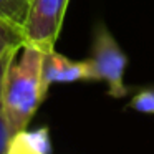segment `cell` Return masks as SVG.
I'll return each mask as SVG.
<instances>
[{
    "label": "cell",
    "instance_id": "cell-1",
    "mask_svg": "<svg viewBox=\"0 0 154 154\" xmlns=\"http://www.w3.org/2000/svg\"><path fill=\"white\" fill-rule=\"evenodd\" d=\"M43 57L38 48L25 45L20 58L10 65L4 90V113L10 134L27 129L48 88L43 83Z\"/></svg>",
    "mask_w": 154,
    "mask_h": 154
},
{
    "label": "cell",
    "instance_id": "cell-2",
    "mask_svg": "<svg viewBox=\"0 0 154 154\" xmlns=\"http://www.w3.org/2000/svg\"><path fill=\"white\" fill-rule=\"evenodd\" d=\"M70 0H30L22 30L25 45L43 53L55 50Z\"/></svg>",
    "mask_w": 154,
    "mask_h": 154
},
{
    "label": "cell",
    "instance_id": "cell-3",
    "mask_svg": "<svg viewBox=\"0 0 154 154\" xmlns=\"http://www.w3.org/2000/svg\"><path fill=\"white\" fill-rule=\"evenodd\" d=\"M91 65L94 78L108 83V94L113 98H124L128 88L124 86V71L128 66V58L121 51L118 42L108 32L104 25H100L94 32Z\"/></svg>",
    "mask_w": 154,
    "mask_h": 154
},
{
    "label": "cell",
    "instance_id": "cell-4",
    "mask_svg": "<svg viewBox=\"0 0 154 154\" xmlns=\"http://www.w3.org/2000/svg\"><path fill=\"white\" fill-rule=\"evenodd\" d=\"M94 71L90 60L73 61L65 55L51 50L43 57V83L47 88L53 83L94 81Z\"/></svg>",
    "mask_w": 154,
    "mask_h": 154
},
{
    "label": "cell",
    "instance_id": "cell-5",
    "mask_svg": "<svg viewBox=\"0 0 154 154\" xmlns=\"http://www.w3.org/2000/svg\"><path fill=\"white\" fill-rule=\"evenodd\" d=\"M7 154H50V136L47 128L20 131L14 134Z\"/></svg>",
    "mask_w": 154,
    "mask_h": 154
},
{
    "label": "cell",
    "instance_id": "cell-6",
    "mask_svg": "<svg viewBox=\"0 0 154 154\" xmlns=\"http://www.w3.org/2000/svg\"><path fill=\"white\" fill-rule=\"evenodd\" d=\"M25 47V35L20 25L0 17V60L14 48Z\"/></svg>",
    "mask_w": 154,
    "mask_h": 154
},
{
    "label": "cell",
    "instance_id": "cell-7",
    "mask_svg": "<svg viewBox=\"0 0 154 154\" xmlns=\"http://www.w3.org/2000/svg\"><path fill=\"white\" fill-rule=\"evenodd\" d=\"M30 0H0V17L17 25H23Z\"/></svg>",
    "mask_w": 154,
    "mask_h": 154
},
{
    "label": "cell",
    "instance_id": "cell-8",
    "mask_svg": "<svg viewBox=\"0 0 154 154\" xmlns=\"http://www.w3.org/2000/svg\"><path fill=\"white\" fill-rule=\"evenodd\" d=\"M129 106L139 113H154V88H147L136 93Z\"/></svg>",
    "mask_w": 154,
    "mask_h": 154
},
{
    "label": "cell",
    "instance_id": "cell-9",
    "mask_svg": "<svg viewBox=\"0 0 154 154\" xmlns=\"http://www.w3.org/2000/svg\"><path fill=\"white\" fill-rule=\"evenodd\" d=\"M22 48H14L10 50L8 53H5L0 60V113L4 109V90H5V80H7V73H8V68L10 65L14 63V60L17 58L18 51Z\"/></svg>",
    "mask_w": 154,
    "mask_h": 154
},
{
    "label": "cell",
    "instance_id": "cell-10",
    "mask_svg": "<svg viewBox=\"0 0 154 154\" xmlns=\"http://www.w3.org/2000/svg\"><path fill=\"white\" fill-rule=\"evenodd\" d=\"M10 139H12V134H10V131H8L5 116H4V113H0V154H7L8 152Z\"/></svg>",
    "mask_w": 154,
    "mask_h": 154
}]
</instances>
